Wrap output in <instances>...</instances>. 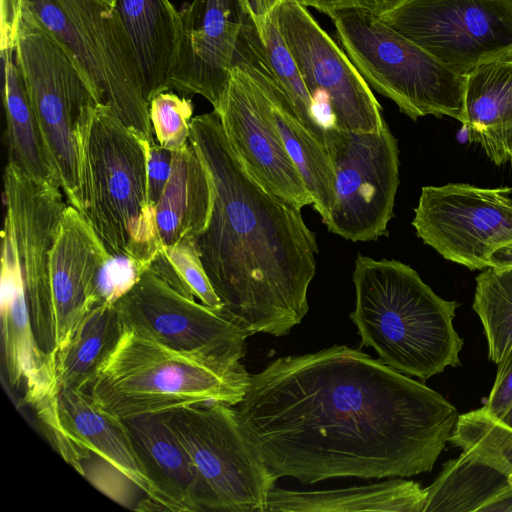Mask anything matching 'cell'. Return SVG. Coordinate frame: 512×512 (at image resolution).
Here are the masks:
<instances>
[{"label": "cell", "instance_id": "cell-13", "mask_svg": "<svg viewBox=\"0 0 512 512\" xmlns=\"http://www.w3.org/2000/svg\"><path fill=\"white\" fill-rule=\"evenodd\" d=\"M376 16L463 76L512 45V0H398Z\"/></svg>", "mask_w": 512, "mask_h": 512}, {"label": "cell", "instance_id": "cell-39", "mask_svg": "<svg viewBox=\"0 0 512 512\" xmlns=\"http://www.w3.org/2000/svg\"><path fill=\"white\" fill-rule=\"evenodd\" d=\"M106 1H108V2H110V3H112V4H114V3H115V0H106Z\"/></svg>", "mask_w": 512, "mask_h": 512}, {"label": "cell", "instance_id": "cell-37", "mask_svg": "<svg viewBox=\"0 0 512 512\" xmlns=\"http://www.w3.org/2000/svg\"><path fill=\"white\" fill-rule=\"evenodd\" d=\"M488 267L495 269L512 267V241L493 252L489 258Z\"/></svg>", "mask_w": 512, "mask_h": 512}, {"label": "cell", "instance_id": "cell-36", "mask_svg": "<svg viewBox=\"0 0 512 512\" xmlns=\"http://www.w3.org/2000/svg\"><path fill=\"white\" fill-rule=\"evenodd\" d=\"M278 0H240L244 12L261 33L266 19Z\"/></svg>", "mask_w": 512, "mask_h": 512}, {"label": "cell", "instance_id": "cell-3", "mask_svg": "<svg viewBox=\"0 0 512 512\" xmlns=\"http://www.w3.org/2000/svg\"><path fill=\"white\" fill-rule=\"evenodd\" d=\"M350 318L362 345L390 368L425 381L459 365L463 346L453 326L456 301L438 296L409 265L358 254Z\"/></svg>", "mask_w": 512, "mask_h": 512}, {"label": "cell", "instance_id": "cell-18", "mask_svg": "<svg viewBox=\"0 0 512 512\" xmlns=\"http://www.w3.org/2000/svg\"><path fill=\"white\" fill-rule=\"evenodd\" d=\"M215 110L247 173L268 193L301 210L313 205L304 178L280 136L259 109L244 71L234 65Z\"/></svg>", "mask_w": 512, "mask_h": 512}, {"label": "cell", "instance_id": "cell-32", "mask_svg": "<svg viewBox=\"0 0 512 512\" xmlns=\"http://www.w3.org/2000/svg\"><path fill=\"white\" fill-rule=\"evenodd\" d=\"M193 104L189 98L164 91L149 102V117L156 141L175 151L189 143Z\"/></svg>", "mask_w": 512, "mask_h": 512}, {"label": "cell", "instance_id": "cell-4", "mask_svg": "<svg viewBox=\"0 0 512 512\" xmlns=\"http://www.w3.org/2000/svg\"><path fill=\"white\" fill-rule=\"evenodd\" d=\"M148 145L100 103L79 124L83 215L112 257L143 271L162 248L148 195Z\"/></svg>", "mask_w": 512, "mask_h": 512}, {"label": "cell", "instance_id": "cell-14", "mask_svg": "<svg viewBox=\"0 0 512 512\" xmlns=\"http://www.w3.org/2000/svg\"><path fill=\"white\" fill-rule=\"evenodd\" d=\"M115 305L124 327L168 347L229 362L245 355V331L221 310L179 293L149 267Z\"/></svg>", "mask_w": 512, "mask_h": 512}, {"label": "cell", "instance_id": "cell-34", "mask_svg": "<svg viewBox=\"0 0 512 512\" xmlns=\"http://www.w3.org/2000/svg\"><path fill=\"white\" fill-rule=\"evenodd\" d=\"M497 365L494 385L482 408L499 420L512 404V346Z\"/></svg>", "mask_w": 512, "mask_h": 512}, {"label": "cell", "instance_id": "cell-27", "mask_svg": "<svg viewBox=\"0 0 512 512\" xmlns=\"http://www.w3.org/2000/svg\"><path fill=\"white\" fill-rule=\"evenodd\" d=\"M124 326L115 303L94 306L55 360L58 390L87 391L97 371L117 344Z\"/></svg>", "mask_w": 512, "mask_h": 512}, {"label": "cell", "instance_id": "cell-15", "mask_svg": "<svg viewBox=\"0 0 512 512\" xmlns=\"http://www.w3.org/2000/svg\"><path fill=\"white\" fill-rule=\"evenodd\" d=\"M234 65L241 68L259 109L280 136L299 168L322 222L329 221L335 201V170L326 143L314 136L298 117L292 102L270 69L259 33L245 15Z\"/></svg>", "mask_w": 512, "mask_h": 512}, {"label": "cell", "instance_id": "cell-38", "mask_svg": "<svg viewBox=\"0 0 512 512\" xmlns=\"http://www.w3.org/2000/svg\"><path fill=\"white\" fill-rule=\"evenodd\" d=\"M499 421L512 428V404Z\"/></svg>", "mask_w": 512, "mask_h": 512}, {"label": "cell", "instance_id": "cell-9", "mask_svg": "<svg viewBox=\"0 0 512 512\" xmlns=\"http://www.w3.org/2000/svg\"><path fill=\"white\" fill-rule=\"evenodd\" d=\"M233 407L204 402L165 414L198 472L208 511L266 512L276 480L244 435Z\"/></svg>", "mask_w": 512, "mask_h": 512}, {"label": "cell", "instance_id": "cell-33", "mask_svg": "<svg viewBox=\"0 0 512 512\" xmlns=\"http://www.w3.org/2000/svg\"><path fill=\"white\" fill-rule=\"evenodd\" d=\"M173 152L161 146L156 140L147 150V186L149 200L153 208L156 205L170 179Z\"/></svg>", "mask_w": 512, "mask_h": 512}, {"label": "cell", "instance_id": "cell-29", "mask_svg": "<svg viewBox=\"0 0 512 512\" xmlns=\"http://www.w3.org/2000/svg\"><path fill=\"white\" fill-rule=\"evenodd\" d=\"M259 36L267 63L288 95L298 117L314 136L326 143V128L319 120L315 100L284 42L272 12Z\"/></svg>", "mask_w": 512, "mask_h": 512}, {"label": "cell", "instance_id": "cell-2", "mask_svg": "<svg viewBox=\"0 0 512 512\" xmlns=\"http://www.w3.org/2000/svg\"><path fill=\"white\" fill-rule=\"evenodd\" d=\"M189 141L212 189L210 218L194 243L221 311L249 336L287 335L309 310L315 234L301 210L247 173L215 110L192 118Z\"/></svg>", "mask_w": 512, "mask_h": 512}, {"label": "cell", "instance_id": "cell-25", "mask_svg": "<svg viewBox=\"0 0 512 512\" xmlns=\"http://www.w3.org/2000/svg\"><path fill=\"white\" fill-rule=\"evenodd\" d=\"M435 511L512 512V478L463 451L426 488L423 512Z\"/></svg>", "mask_w": 512, "mask_h": 512}, {"label": "cell", "instance_id": "cell-24", "mask_svg": "<svg viewBox=\"0 0 512 512\" xmlns=\"http://www.w3.org/2000/svg\"><path fill=\"white\" fill-rule=\"evenodd\" d=\"M426 488L398 477L349 488L294 491L273 487L267 511L291 512H423Z\"/></svg>", "mask_w": 512, "mask_h": 512}, {"label": "cell", "instance_id": "cell-7", "mask_svg": "<svg viewBox=\"0 0 512 512\" xmlns=\"http://www.w3.org/2000/svg\"><path fill=\"white\" fill-rule=\"evenodd\" d=\"M75 60L98 102L151 144L154 133L137 55L106 0H22Z\"/></svg>", "mask_w": 512, "mask_h": 512}, {"label": "cell", "instance_id": "cell-31", "mask_svg": "<svg viewBox=\"0 0 512 512\" xmlns=\"http://www.w3.org/2000/svg\"><path fill=\"white\" fill-rule=\"evenodd\" d=\"M149 268L184 296L222 310L221 300L204 270L194 241L162 247Z\"/></svg>", "mask_w": 512, "mask_h": 512}, {"label": "cell", "instance_id": "cell-10", "mask_svg": "<svg viewBox=\"0 0 512 512\" xmlns=\"http://www.w3.org/2000/svg\"><path fill=\"white\" fill-rule=\"evenodd\" d=\"M325 142L336 177L327 230L353 242L387 236L399 186V149L388 124L377 132L327 127Z\"/></svg>", "mask_w": 512, "mask_h": 512}, {"label": "cell", "instance_id": "cell-8", "mask_svg": "<svg viewBox=\"0 0 512 512\" xmlns=\"http://www.w3.org/2000/svg\"><path fill=\"white\" fill-rule=\"evenodd\" d=\"M338 41L370 88L412 120L433 115L462 121L464 76L371 12H335Z\"/></svg>", "mask_w": 512, "mask_h": 512}, {"label": "cell", "instance_id": "cell-30", "mask_svg": "<svg viewBox=\"0 0 512 512\" xmlns=\"http://www.w3.org/2000/svg\"><path fill=\"white\" fill-rule=\"evenodd\" d=\"M449 442L512 478V428L482 407L459 415Z\"/></svg>", "mask_w": 512, "mask_h": 512}, {"label": "cell", "instance_id": "cell-35", "mask_svg": "<svg viewBox=\"0 0 512 512\" xmlns=\"http://www.w3.org/2000/svg\"><path fill=\"white\" fill-rule=\"evenodd\" d=\"M304 7H313L328 15L347 9H359L378 15L398 0H297Z\"/></svg>", "mask_w": 512, "mask_h": 512}, {"label": "cell", "instance_id": "cell-22", "mask_svg": "<svg viewBox=\"0 0 512 512\" xmlns=\"http://www.w3.org/2000/svg\"><path fill=\"white\" fill-rule=\"evenodd\" d=\"M138 58L147 103L170 89L180 35V12L170 0H115Z\"/></svg>", "mask_w": 512, "mask_h": 512}, {"label": "cell", "instance_id": "cell-28", "mask_svg": "<svg viewBox=\"0 0 512 512\" xmlns=\"http://www.w3.org/2000/svg\"><path fill=\"white\" fill-rule=\"evenodd\" d=\"M473 309L484 327L489 359L498 364L512 346V267H488L476 277Z\"/></svg>", "mask_w": 512, "mask_h": 512}, {"label": "cell", "instance_id": "cell-12", "mask_svg": "<svg viewBox=\"0 0 512 512\" xmlns=\"http://www.w3.org/2000/svg\"><path fill=\"white\" fill-rule=\"evenodd\" d=\"M511 192L467 183L424 186L412 225L446 260L484 270L493 252L512 241Z\"/></svg>", "mask_w": 512, "mask_h": 512}, {"label": "cell", "instance_id": "cell-6", "mask_svg": "<svg viewBox=\"0 0 512 512\" xmlns=\"http://www.w3.org/2000/svg\"><path fill=\"white\" fill-rule=\"evenodd\" d=\"M14 50L59 185L70 205L83 214L78 128L98 104L87 78L54 35L18 0Z\"/></svg>", "mask_w": 512, "mask_h": 512}, {"label": "cell", "instance_id": "cell-5", "mask_svg": "<svg viewBox=\"0 0 512 512\" xmlns=\"http://www.w3.org/2000/svg\"><path fill=\"white\" fill-rule=\"evenodd\" d=\"M250 374L239 362L168 347L134 329L122 334L87 391L117 419L204 403H240Z\"/></svg>", "mask_w": 512, "mask_h": 512}, {"label": "cell", "instance_id": "cell-26", "mask_svg": "<svg viewBox=\"0 0 512 512\" xmlns=\"http://www.w3.org/2000/svg\"><path fill=\"white\" fill-rule=\"evenodd\" d=\"M13 37L1 36L2 95L6 116L8 162L15 164L38 181L60 187L44 145L22 72L16 61Z\"/></svg>", "mask_w": 512, "mask_h": 512}, {"label": "cell", "instance_id": "cell-19", "mask_svg": "<svg viewBox=\"0 0 512 512\" xmlns=\"http://www.w3.org/2000/svg\"><path fill=\"white\" fill-rule=\"evenodd\" d=\"M120 420L163 510L208 511L198 472L166 414Z\"/></svg>", "mask_w": 512, "mask_h": 512}, {"label": "cell", "instance_id": "cell-11", "mask_svg": "<svg viewBox=\"0 0 512 512\" xmlns=\"http://www.w3.org/2000/svg\"><path fill=\"white\" fill-rule=\"evenodd\" d=\"M271 12L315 100L318 117L324 100L334 127L346 132L379 131L386 121L370 86L306 7L297 0H278Z\"/></svg>", "mask_w": 512, "mask_h": 512}, {"label": "cell", "instance_id": "cell-21", "mask_svg": "<svg viewBox=\"0 0 512 512\" xmlns=\"http://www.w3.org/2000/svg\"><path fill=\"white\" fill-rule=\"evenodd\" d=\"M57 410L66 434L81 450V461L90 451L102 457L139 486L155 510H163L120 419L103 411L88 392L73 388L59 390Z\"/></svg>", "mask_w": 512, "mask_h": 512}, {"label": "cell", "instance_id": "cell-20", "mask_svg": "<svg viewBox=\"0 0 512 512\" xmlns=\"http://www.w3.org/2000/svg\"><path fill=\"white\" fill-rule=\"evenodd\" d=\"M461 123L493 163L512 161V45L484 54L464 75Z\"/></svg>", "mask_w": 512, "mask_h": 512}, {"label": "cell", "instance_id": "cell-1", "mask_svg": "<svg viewBox=\"0 0 512 512\" xmlns=\"http://www.w3.org/2000/svg\"><path fill=\"white\" fill-rule=\"evenodd\" d=\"M234 407L274 479L308 484L430 472L460 415L426 385L339 345L275 359Z\"/></svg>", "mask_w": 512, "mask_h": 512}, {"label": "cell", "instance_id": "cell-23", "mask_svg": "<svg viewBox=\"0 0 512 512\" xmlns=\"http://www.w3.org/2000/svg\"><path fill=\"white\" fill-rule=\"evenodd\" d=\"M172 152L171 176L155 208L162 247L194 241L205 230L212 208L209 175L190 141Z\"/></svg>", "mask_w": 512, "mask_h": 512}, {"label": "cell", "instance_id": "cell-17", "mask_svg": "<svg viewBox=\"0 0 512 512\" xmlns=\"http://www.w3.org/2000/svg\"><path fill=\"white\" fill-rule=\"evenodd\" d=\"M179 12L170 88L200 95L216 109L229 83L245 12L240 0H192Z\"/></svg>", "mask_w": 512, "mask_h": 512}, {"label": "cell", "instance_id": "cell-16", "mask_svg": "<svg viewBox=\"0 0 512 512\" xmlns=\"http://www.w3.org/2000/svg\"><path fill=\"white\" fill-rule=\"evenodd\" d=\"M111 258L85 216L67 205L50 253L52 315L43 352L54 367L83 318L99 305L102 272Z\"/></svg>", "mask_w": 512, "mask_h": 512}]
</instances>
